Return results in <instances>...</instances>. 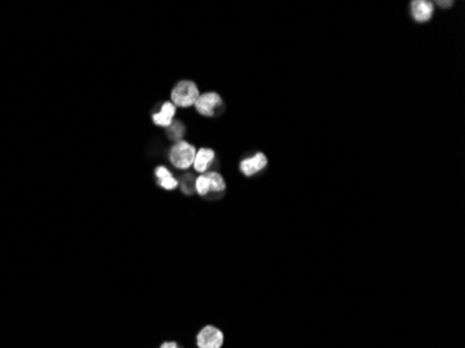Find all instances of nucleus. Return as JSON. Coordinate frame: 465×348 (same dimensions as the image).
<instances>
[{"label":"nucleus","mask_w":465,"mask_h":348,"mask_svg":"<svg viewBox=\"0 0 465 348\" xmlns=\"http://www.w3.org/2000/svg\"><path fill=\"white\" fill-rule=\"evenodd\" d=\"M200 98V91L198 86L193 81H181L179 82L173 92H172V99L173 105L181 106V108H189L196 105L197 99Z\"/></svg>","instance_id":"f257e3e1"},{"label":"nucleus","mask_w":465,"mask_h":348,"mask_svg":"<svg viewBox=\"0 0 465 348\" xmlns=\"http://www.w3.org/2000/svg\"><path fill=\"white\" fill-rule=\"evenodd\" d=\"M197 150L193 145H190L186 141H181L179 143H176L172 150H170V162L173 163V166H176L177 169L186 170L189 169L196 159Z\"/></svg>","instance_id":"f03ea898"},{"label":"nucleus","mask_w":465,"mask_h":348,"mask_svg":"<svg viewBox=\"0 0 465 348\" xmlns=\"http://www.w3.org/2000/svg\"><path fill=\"white\" fill-rule=\"evenodd\" d=\"M223 343V333L215 326H205L197 337L198 348H222Z\"/></svg>","instance_id":"7ed1b4c3"},{"label":"nucleus","mask_w":465,"mask_h":348,"mask_svg":"<svg viewBox=\"0 0 465 348\" xmlns=\"http://www.w3.org/2000/svg\"><path fill=\"white\" fill-rule=\"evenodd\" d=\"M222 106V98L216 92H208L200 95V98L196 102V108L202 116L210 117L216 113V109Z\"/></svg>","instance_id":"20e7f679"},{"label":"nucleus","mask_w":465,"mask_h":348,"mask_svg":"<svg viewBox=\"0 0 465 348\" xmlns=\"http://www.w3.org/2000/svg\"><path fill=\"white\" fill-rule=\"evenodd\" d=\"M266 165H267V159H266L265 155L257 153L253 157L243 160L240 165V169L246 176H253V174L261 172L262 169H265Z\"/></svg>","instance_id":"39448f33"},{"label":"nucleus","mask_w":465,"mask_h":348,"mask_svg":"<svg viewBox=\"0 0 465 348\" xmlns=\"http://www.w3.org/2000/svg\"><path fill=\"white\" fill-rule=\"evenodd\" d=\"M433 8H435L433 4L426 0H415L411 3L412 15H414L415 21H418V22H425V21L431 20V17L433 14Z\"/></svg>","instance_id":"423d86ee"},{"label":"nucleus","mask_w":465,"mask_h":348,"mask_svg":"<svg viewBox=\"0 0 465 348\" xmlns=\"http://www.w3.org/2000/svg\"><path fill=\"white\" fill-rule=\"evenodd\" d=\"M174 115H176V106L172 102H166V103H163L160 112L156 113V115H153L152 119H153V123L156 126L170 127Z\"/></svg>","instance_id":"0eeeda50"},{"label":"nucleus","mask_w":465,"mask_h":348,"mask_svg":"<svg viewBox=\"0 0 465 348\" xmlns=\"http://www.w3.org/2000/svg\"><path fill=\"white\" fill-rule=\"evenodd\" d=\"M213 159H215V152L212 149H209V148H202V149H200L197 152L193 165H194L196 170L200 172V174H202V173H205L208 170V167L213 162Z\"/></svg>","instance_id":"6e6552de"},{"label":"nucleus","mask_w":465,"mask_h":348,"mask_svg":"<svg viewBox=\"0 0 465 348\" xmlns=\"http://www.w3.org/2000/svg\"><path fill=\"white\" fill-rule=\"evenodd\" d=\"M155 173H156V177L159 180L160 187H163L165 190H174L179 186V181L172 176V173L166 167L159 166L155 170Z\"/></svg>","instance_id":"1a4fd4ad"},{"label":"nucleus","mask_w":465,"mask_h":348,"mask_svg":"<svg viewBox=\"0 0 465 348\" xmlns=\"http://www.w3.org/2000/svg\"><path fill=\"white\" fill-rule=\"evenodd\" d=\"M206 176H208V179H209V181H210V188H212L213 193H222V191H224L226 184H224L223 177H222L219 173H216V172H210V173H208Z\"/></svg>","instance_id":"9d476101"},{"label":"nucleus","mask_w":465,"mask_h":348,"mask_svg":"<svg viewBox=\"0 0 465 348\" xmlns=\"http://www.w3.org/2000/svg\"><path fill=\"white\" fill-rule=\"evenodd\" d=\"M196 190H197V193L200 195H208L212 191L210 181H209V179H208L206 174H200V177L197 179V181H196Z\"/></svg>","instance_id":"9b49d317"},{"label":"nucleus","mask_w":465,"mask_h":348,"mask_svg":"<svg viewBox=\"0 0 465 348\" xmlns=\"http://www.w3.org/2000/svg\"><path fill=\"white\" fill-rule=\"evenodd\" d=\"M184 134V126L180 122H176L170 129H169V137L172 139H180Z\"/></svg>","instance_id":"f8f14e48"},{"label":"nucleus","mask_w":465,"mask_h":348,"mask_svg":"<svg viewBox=\"0 0 465 348\" xmlns=\"http://www.w3.org/2000/svg\"><path fill=\"white\" fill-rule=\"evenodd\" d=\"M160 348H180V347H179V344H177V343H174V342H166V343H163V344L160 346Z\"/></svg>","instance_id":"ddd939ff"},{"label":"nucleus","mask_w":465,"mask_h":348,"mask_svg":"<svg viewBox=\"0 0 465 348\" xmlns=\"http://www.w3.org/2000/svg\"><path fill=\"white\" fill-rule=\"evenodd\" d=\"M439 4H440V6H446V4H447V6H450V4H452V1H447V3H445V1H439Z\"/></svg>","instance_id":"4468645a"}]
</instances>
